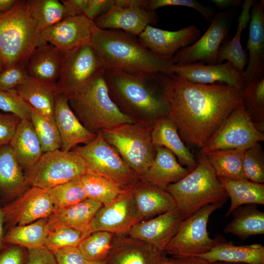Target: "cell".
Here are the masks:
<instances>
[{
    "mask_svg": "<svg viewBox=\"0 0 264 264\" xmlns=\"http://www.w3.org/2000/svg\"><path fill=\"white\" fill-rule=\"evenodd\" d=\"M28 78L25 65L17 64L5 67L0 71V90L14 89Z\"/></svg>",
    "mask_w": 264,
    "mask_h": 264,
    "instance_id": "48",
    "label": "cell"
},
{
    "mask_svg": "<svg viewBox=\"0 0 264 264\" xmlns=\"http://www.w3.org/2000/svg\"><path fill=\"white\" fill-rule=\"evenodd\" d=\"M4 230L47 218L54 209L46 190L31 186L2 207Z\"/></svg>",
    "mask_w": 264,
    "mask_h": 264,
    "instance_id": "16",
    "label": "cell"
},
{
    "mask_svg": "<svg viewBox=\"0 0 264 264\" xmlns=\"http://www.w3.org/2000/svg\"><path fill=\"white\" fill-rule=\"evenodd\" d=\"M151 137L155 148L163 147L171 151L182 166L192 171L197 166L194 154L180 137L174 122L167 115L156 119L153 126Z\"/></svg>",
    "mask_w": 264,
    "mask_h": 264,
    "instance_id": "24",
    "label": "cell"
},
{
    "mask_svg": "<svg viewBox=\"0 0 264 264\" xmlns=\"http://www.w3.org/2000/svg\"><path fill=\"white\" fill-rule=\"evenodd\" d=\"M177 264H210L205 260L196 256H173Z\"/></svg>",
    "mask_w": 264,
    "mask_h": 264,
    "instance_id": "55",
    "label": "cell"
},
{
    "mask_svg": "<svg viewBox=\"0 0 264 264\" xmlns=\"http://www.w3.org/2000/svg\"><path fill=\"white\" fill-rule=\"evenodd\" d=\"M232 213L234 218L224 228L225 233L232 234L242 240L264 234V213L255 204L240 206Z\"/></svg>",
    "mask_w": 264,
    "mask_h": 264,
    "instance_id": "34",
    "label": "cell"
},
{
    "mask_svg": "<svg viewBox=\"0 0 264 264\" xmlns=\"http://www.w3.org/2000/svg\"><path fill=\"white\" fill-rule=\"evenodd\" d=\"M250 16L245 12H242L239 17L236 34L229 41L225 40L221 44L218 52L216 64H221L224 60L230 62L238 69L244 72L248 62L245 51L241 43V35L247 25Z\"/></svg>",
    "mask_w": 264,
    "mask_h": 264,
    "instance_id": "39",
    "label": "cell"
},
{
    "mask_svg": "<svg viewBox=\"0 0 264 264\" xmlns=\"http://www.w3.org/2000/svg\"><path fill=\"white\" fill-rule=\"evenodd\" d=\"M104 70L67 96L69 106L79 121L87 129L95 134L135 122L124 113L110 97Z\"/></svg>",
    "mask_w": 264,
    "mask_h": 264,
    "instance_id": "4",
    "label": "cell"
},
{
    "mask_svg": "<svg viewBox=\"0 0 264 264\" xmlns=\"http://www.w3.org/2000/svg\"><path fill=\"white\" fill-rule=\"evenodd\" d=\"M54 116L61 140L60 150L62 151H70L78 144H86L96 136L97 134L89 131L79 121L70 108L66 95H56Z\"/></svg>",
    "mask_w": 264,
    "mask_h": 264,
    "instance_id": "21",
    "label": "cell"
},
{
    "mask_svg": "<svg viewBox=\"0 0 264 264\" xmlns=\"http://www.w3.org/2000/svg\"><path fill=\"white\" fill-rule=\"evenodd\" d=\"M22 170L30 169L43 152L30 120H21L9 144Z\"/></svg>",
    "mask_w": 264,
    "mask_h": 264,
    "instance_id": "30",
    "label": "cell"
},
{
    "mask_svg": "<svg viewBox=\"0 0 264 264\" xmlns=\"http://www.w3.org/2000/svg\"><path fill=\"white\" fill-rule=\"evenodd\" d=\"M63 54V52L47 43L37 47L26 65L29 77L55 86L60 76Z\"/></svg>",
    "mask_w": 264,
    "mask_h": 264,
    "instance_id": "27",
    "label": "cell"
},
{
    "mask_svg": "<svg viewBox=\"0 0 264 264\" xmlns=\"http://www.w3.org/2000/svg\"><path fill=\"white\" fill-rule=\"evenodd\" d=\"M251 10L247 43L249 58L244 71L246 84L264 74V0H254Z\"/></svg>",
    "mask_w": 264,
    "mask_h": 264,
    "instance_id": "22",
    "label": "cell"
},
{
    "mask_svg": "<svg viewBox=\"0 0 264 264\" xmlns=\"http://www.w3.org/2000/svg\"><path fill=\"white\" fill-rule=\"evenodd\" d=\"M196 256L209 264L224 262L244 264H264V246L260 243L236 245L223 239L209 252Z\"/></svg>",
    "mask_w": 264,
    "mask_h": 264,
    "instance_id": "29",
    "label": "cell"
},
{
    "mask_svg": "<svg viewBox=\"0 0 264 264\" xmlns=\"http://www.w3.org/2000/svg\"><path fill=\"white\" fill-rule=\"evenodd\" d=\"M115 0H88L84 16L95 21L105 14L113 6Z\"/></svg>",
    "mask_w": 264,
    "mask_h": 264,
    "instance_id": "53",
    "label": "cell"
},
{
    "mask_svg": "<svg viewBox=\"0 0 264 264\" xmlns=\"http://www.w3.org/2000/svg\"><path fill=\"white\" fill-rule=\"evenodd\" d=\"M178 6L193 8L199 13L207 22H211L215 16L213 11L195 0H148L149 9H156L165 6Z\"/></svg>",
    "mask_w": 264,
    "mask_h": 264,
    "instance_id": "47",
    "label": "cell"
},
{
    "mask_svg": "<svg viewBox=\"0 0 264 264\" xmlns=\"http://www.w3.org/2000/svg\"><path fill=\"white\" fill-rule=\"evenodd\" d=\"M27 250L26 264H57L52 252L44 246Z\"/></svg>",
    "mask_w": 264,
    "mask_h": 264,
    "instance_id": "52",
    "label": "cell"
},
{
    "mask_svg": "<svg viewBox=\"0 0 264 264\" xmlns=\"http://www.w3.org/2000/svg\"><path fill=\"white\" fill-rule=\"evenodd\" d=\"M172 71L173 74L194 83L224 84L240 88H243L246 84L244 72L229 62L218 64L173 65Z\"/></svg>",
    "mask_w": 264,
    "mask_h": 264,
    "instance_id": "19",
    "label": "cell"
},
{
    "mask_svg": "<svg viewBox=\"0 0 264 264\" xmlns=\"http://www.w3.org/2000/svg\"><path fill=\"white\" fill-rule=\"evenodd\" d=\"M210 264H244L228 263V262H216L211 263Z\"/></svg>",
    "mask_w": 264,
    "mask_h": 264,
    "instance_id": "60",
    "label": "cell"
},
{
    "mask_svg": "<svg viewBox=\"0 0 264 264\" xmlns=\"http://www.w3.org/2000/svg\"><path fill=\"white\" fill-rule=\"evenodd\" d=\"M243 89L194 83L173 74L166 91L168 116L183 142L201 149L241 103Z\"/></svg>",
    "mask_w": 264,
    "mask_h": 264,
    "instance_id": "1",
    "label": "cell"
},
{
    "mask_svg": "<svg viewBox=\"0 0 264 264\" xmlns=\"http://www.w3.org/2000/svg\"><path fill=\"white\" fill-rule=\"evenodd\" d=\"M200 34V30L193 24L175 31L149 25L137 37L140 43L154 54L171 59L178 50L197 41Z\"/></svg>",
    "mask_w": 264,
    "mask_h": 264,
    "instance_id": "18",
    "label": "cell"
},
{
    "mask_svg": "<svg viewBox=\"0 0 264 264\" xmlns=\"http://www.w3.org/2000/svg\"><path fill=\"white\" fill-rule=\"evenodd\" d=\"M55 211L64 208L87 199L81 177L46 190Z\"/></svg>",
    "mask_w": 264,
    "mask_h": 264,
    "instance_id": "43",
    "label": "cell"
},
{
    "mask_svg": "<svg viewBox=\"0 0 264 264\" xmlns=\"http://www.w3.org/2000/svg\"><path fill=\"white\" fill-rule=\"evenodd\" d=\"M103 65L91 45L64 52L56 94H73L101 71Z\"/></svg>",
    "mask_w": 264,
    "mask_h": 264,
    "instance_id": "12",
    "label": "cell"
},
{
    "mask_svg": "<svg viewBox=\"0 0 264 264\" xmlns=\"http://www.w3.org/2000/svg\"><path fill=\"white\" fill-rule=\"evenodd\" d=\"M91 45L104 69L173 74L171 59L154 54L140 43L137 36L124 31L98 28Z\"/></svg>",
    "mask_w": 264,
    "mask_h": 264,
    "instance_id": "3",
    "label": "cell"
},
{
    "mask_svg": "<svg viewBox=\"0 0 264 264\" xmlns=\"http://www.w3.org/2000/svg\"><path fill=\"white\" fill-rule=\"evenodd\" d=\"M131 189L142 221L176 207L173 197L167 191L143 182L139 178L131 185Z\"/></svg>",
    "mask_w": 264,
    "mask_h": 264,
    "instance_id": "26",
    "label": "cell"
},
{
    "mask_svg": "<svg viewBox=\"0 0 264 264\" xmlns=\"http://www.w3.org/2000/svg\"><path fill=\"white\" fill-rule=\"evenodd\" d=\"M16 1V0H0V14L10 9Z\"/></svg>",
    "mask_w": 264,
    "mask_h": 264,
    "instance_id": "58",
    "label": "cell"
},
{
    "mask_svg": "<svg viewBox=\"0 0 264 264\" xmlns=\"http://www.w3.org/2000/svg\"><path fill=\"white\" fill-rule=\"evenodd\" d=\"M83 239L82 232L68 227L57 228L49 232L44 246L51 251L78 246Z\"/></svg>",
    "mask_w": 264,
    "mask_h": 264,
    "instance_id": "45",
    "label": "cell"
},
{
    "mask_svg": "<svg viewBox=\"0 0 264 264\" xmlns=\"http://www.w3.org/2000/svg\"><path fill=\"white\" fill-rule=\"evenodd\" d=\"M27 187L22 169L11 146L8 144L0 147V195L6 201V204L21 194Z\"/></svg>",
    "mask_w": 264,
    "mask_h": 264,
    "instance_id": "28",
    "label": "cell"
},
{
    "mask_svg": "<svg viewBox=\"0 0 264 264\" xmlns=\"http://www.w3.org/2000/svg\"><path fill=\"white\" fill-rule=\"evenodd\" d=\"M49 232L47 218L41 219L11 228L5 232L3 240L6 244L18 245L27 249L43 247Z\"/></svg>",
    "mask_w": 264,
    "mask_h": 264,
    "instance_id": "35",
    "label": "cell"
},
{
    "mask_svg": "<svg viewBox=\"0 0 264 264\" xmlns=\"http://www.w3.org/2000/svg\"><path fill=\"white\" fill-rule=\"evenodd\" d=\"M4 64L2 58L0 55V71L4 68Z\"/></svg>",
    "mask_w": 264,
    "mask_h": 264,
    "instance_id": "62",
    "label": "cell"
},
{
    "mask_svg": "<svg viewBox=\"0 0 264 264\" xmlns=\"http://www.w3.org/2000/svg\"><path fill=\"white\" fill-rule=\"evenodd\" d=\"M29 107L30 120L40 141L43 153L60 150L61 140L55 119L48 118Z\"/></svg>",
    "mask_w": 264,
    "mask_h": 264,
    "instance_id": "42",
    "label": "cell"
},
{
    "mask_svg": "<svg viewBox=\"0 0 264 264\" xmlns=\"http://www.w3.org/2000/svg\"><path fill=\"white\" fill-rule=\"evenodd\" d=\"M225 202L205 205L185 219L164 251L173 256H186L201 255L210 251L223 238L209 237L208 221L211 215Z\"/></svg>",
    "mask_w": 264,
    "mask_h": 264,
    "instance_id": "8",
    "label": "cell"
},
{
    "mask_svg": "<svg viewBox=\"0 0 264 264\" xmlns=\"http://www.w3.org/2000/svg\"><path fill=\"white\" fill-rule=\"evenodd\" d=\"M88 0H62L66 17L84 15Z\"/></svg>",
    "mask_w": 264,
    "mask_h": 264,
    "instance_id": "54",
    "label": "cell"
},
{
    "mask_svg": "<svg viewBox=\"0 0 264 264\" xmlns=\"http://www.w3.org/2000/svg\"><path fill=\"white\" fill-rule=\"evenodd\" d=\"M25 172L28 186L45 190L89 173L84 161L75 152L61 150L43 153L37 162Z\"/></svg>",
    "mask_w": 264,
    "mask_h": 264,
    "instance_id": "9",
    "label": "cell"
},
{
    "mask_svg": "<svg viewBox=\"0 0 264 264\" xmlns=\"http://www.w3.org/2000/svg\"><path fill=\"white\" fill-rule=\"evenodd\" d=\"M72 150L82 159L89 173L110 179L124 188L131 186L138 179L117 152L104 139L101 132L90 142Z\"/></svg>",
    "mask_w": 264,
    "mask_h": 264,
    "instance_id": "10",
    "label": "cell"
},
{
    "mask_svg": "<svg viewBox=\"0 0 264 264\" xmlns=\"http://www.w3.org/2000/svg\"><path fill=\"white\" fill-rule=\"evenodd\" d=\"M0 110L16 115L21 120H30V107L15 88L0 90Z\"/></svg>",
    "mask_w": 264,
    "mask_h": 264,
    "instance_id": "46",
    "label": "cell"
},
{
    "mask_svg": "<svg viewBox=\"0 0 264 264\" xmlns=\"http://www.w3.org/2000/svg\"><path fill=\"white\" fill-rule=\"evenodd\" d=\"M15 89L30 106L45 117L54 119L57 95L55 86L47 85L29 77Z\"/></svg>",
    "mask_w": 264,
    "mask_h": 264,
    "instance_id": "32",
    "label": "cell"
},
{
    "mask_svg": "<svg viewBox=\"0 0 264 264\" xmlns=\"http://www.w3.org/2000/svg\"><path fill=\"white\" fill-rule=\"evenodd\" d=\"M184 220L180 212L176 207L155 218L135 224L127 234L132 238L148 243L163 252Z\"/></svg>",
    "mask_w": 264,
    "mask_h": 264,
    "instance_id": "20",
    "label": "cell"
},
{
    "mask_svg": "<svg viewBox=\"0 0 264 264\" xmlns=\"http://www.w3.org/2000/svg\"><path fill=\"white\" fill-rule=\"evenodd\" d=\"M158 264H177L173 258H168L162 255Z\"/></svg>",
    "mask_w": 264,
    "mask_h": 264,
    "instance_id": "59",
    "label": "cell"
},
{
    "mask_svg": "<svg viewBox=\"0 0 264 264\" xmlns=\"http://www.w3.org/2000/svg\"><path fill=\"white\" fill-rule=\"evenodd\" d=\"M171 75L104 70L109 94L119 109L135 122L154 124L168 115L166 91Z\"/></svg>",
    "mask_w": 264,
    "mask_h": 264,
    "instance_id": "2",
    "label": "cell"
},
{
    "mask_svg": "<svg viewBox=\"0 0 264 264\" xmlns=\"http://www.w3.org/2000/svg\"><path fill=\"white\" fill-rule=\"evenodd\" d=\"M98 28L84 15L67 17L41 33L43 39L63 52L91 45Z\"/></svg>",
    "mask_w": 264,
    "mask_h": 264,
    "instance_id": "17",
    "label": "cell"
},
{
    "mask_svg": "<svg viewBox=\"0 0 264 264\" xmlns=\"http://www.w3.org/2000/svg\"><path fill=\"white\" fill-rule=\"evenodd\" d=\"M116 235L107 231H96L82 239L78 247L88 262H107Z\"/></svg>",
    "mask_w": 264,
    "mask_h": 264,
    "instance_id": "40",
    "label": "cell"
},
{
    "mask_svg": "<svg viewBox=\"0 0 264 264\" xmlns=\"http://www.w3.org/2000/svg\"><path fill=\"white\" fill-rule=\"evenodd\" d=\"M157 19L155 11L148 8L147 0H115L110 9L94 22L99 29L121 30L138 37Z\"/></svg>",
    "mask_w": 264,
    "mask_h": 264,
    "instance_id": "15",
    "label": "cell"
},
{
    "mask_svg": "<svg viewBox=\"0 0 264 264\" xmlns=\"http://www.w3.org/2000/svg\"><path fill=\"white\" fill-rule=\"evenodd\" d=\"M245 150H221L208 152L207 159L217 177L232 180L247 179L243 171V160Z\"/></svg>",
    "mask_w": 264,
    "mask_h": 264,
    "instance_id": "36",
    "label": "cell"
},
{
    "mask_svg": "<svg viewBox=\"0 0 264 264\" xmlns=\"http://www.w3.org/2000/svg\"><path fill=\"white\" fill-rule=\"evenodd\" d=\"M103 205L87 198L77 204L55 211L47 218L49 231L68 227L82 232Z\"/></svg>",
    "mask_w": 264,
    "mask_h": 264,
    "instance_id": "31",
    "label": "cell"
},
{
    "mask_svg": "<svg viewBox=\"0 0 264 264\" xmlns=\"http://www.w3.org/2000/svg\"><path fill=\"white\" fill-rule=\"evenodd\" d=\"M166 191L184 219L205 205L226 201L228 197L205 155L201 154L197 167L179 181L169 184Z\"/></svg>",
    "mask_w": 264,
    "mask_h": 264,
    "instance_id": "6",
    "label": "cell"
},
{
    "mask_svg": "<svg viewBox=\"0 0 264 264\" xmlns=\"http://www.w3.org/2000/svg\"><path fill=\"white\" fill-rule=\"evenodd\" d=\"M4 217L2 207L0 205V253L7 244L3 242V237L5 233L4 230Z\"/></svg>",
    "mask_w": 264,
    "mask_h": 264,
    "instance_id": "57",
    "label": "cell"
},
{
    "mask_svg": "<svg viewBox=\"0 0 264 264\" xmlns=\"http://www.w3.org/2000/svg\"><path fill=\"white\" fill-rule=\"evenodd\" d=\"M153 163L138 177L141 181L166 190L169 184L179 181L191 171L180 165L176 156L167 149L157 147Z\"/></svg>",
    "mask_w": 264,
    "mask_h": 264,
    "instance_id": "25",
    "label": "cell"
},
{
    "mask_svg": "<svg viewBox=\"0 0 264 264\" xmlns=\"http://www.w3.org/2000/svg\"><path fill=\"white\" fill-rule=\"evenodd\" d=\"M87 198L106 205L113 201L126 188L104 176L91 173L81 176Z\"/></svg>",
    "mask_w": 264,
    "mask_h": 264,
    "instance_id": "37",
    "label": "cell"
},
{
    "mask_svg": "<svg viewBox=\"0 0 264 264\" xmlns=\"http://www.w3.org/2000/svg\"><path fill=\"white\" fill-rule=\"evenodd\" d=\"M21 120L13 114L0 112V147L9 144Z\"/></svg>",
    "mask_w": 264,
    "mask_h": 264,
    "instance_id": "49",
    "label": "cell"
},
{
    "mask_svg": "<svg viewBox=\"0 0 264 264\" xmlns=\"http://www.w3.org/2000/svg\"><path fill=\"white\" fill-rule=\"evenodd\" d=\"M232 19V13L215 15L204 34L192 44L178 50L171 59L173 65L196 63L216 64L219 49L225 40Z\"/></svg>",
    "mask_w": 264,
    "mask_h": 264,
    "instance_id": "13",
    "label": "cell"
},
{
    "mask_svg": "<svg viewBox=\"0 0 264 264\" xmlns=\"http://www.w3.org/2000/svg\"><path fill=\"white\" fill-rule=\"evenodd\" d=\"M116 235L108 264H158L162 253L154 246L144 241Z\"/></svg>",
    "mask_w": 264,
    "mask_h": 264,
    "instance_id": "23",
    "label": "cell"
},
{
    "mask_svg": "<svg viewBox=\"0 0 264 264\" xmlns=\"http://www.w3.org/2000/svg\"><path fill=\"white\" fill-rule=\"evenodd\" d=\"M131 186L110 203L103 205L82 231L83 239L99 231L115 234H127L135 224L142 221L136 208Z\"/></svg>",
    "mask_w": 264,
    "mask_h": 264,
    "instance_id": "14",
    "label": "cell"
},
{
    "mask_svg": "<svg viewBox=\"0 0 264 264\" xmlns=\"http://www.w3.org/2000/svg\"><path fill=\"white\" fill-rule=\"evenodd\" d=\"M46 43L42 38L27 0H16L0 14V55L5 67L26 66L33 51Z\"/></svg>",
    "mask_w": 264,
    "mask_h": 264,
    "instance_id": "5",
    "label": "cell"
},
{
    "mask_svg": "<svg viewBox=\"0 0 264 264\" xmlns=\"http://www.w3.org/2000/svg\"><path fill=\"white\" fill-rule=\"evenodd\" d=\"M264 141V133L251 121L241 103L201 149L200 154L221 150H246Z\"/></svg>",
    "mask_w": 264,
    "mask_h": 264,
    "instance_id": "11",
    "label": "cell"
},
{
    "mask_svg": "<svg viewBox=\"0 0 264 264\" xmlns=\"http://www.w3.org/2000/svg\"><path fill=\"white\" fill-rule=\"evenodd\" d=\"M211 1L220 8L236 7L239 5L241 0H212Z\"/></svg>",
    "mask_w": 264,
    "mask_h": 264,
    "instance_id": "56",
    "label": "cell"
},
{
    "mask_svg": "<svg viewBox=\"0 0 264 264\" xmlns=\"http://www.w3.org/2000/svg\"><path fill=\"white\" fill-rule=\"evenodd\" d=\"M27 1L31 16L40 33L66 18L64 6L58 0Z\"/></svg>",
    "mask_w": 264,
    "mask_h": 264,
    "instance_id": "41",
    "label": "cell"
},
{
    "mask_svg": "<svg viewBox=\"0 0 264 264\" xmlns=\"http://www.w3.org/2000/svg\"><path fill=\"white\" fill-rule=\"evenodd\" d=\"M243 171L247 179L264 184V153L260 143L245 151Z\"/></svg>",
    "mask_w": 264,
    "mask_h": 264,
    "instance_id": "44",
    "label": "cell"
},
{
    "mask_svg": "<svg viewBox=\"0 0 264 264\" xmlns=\"http://www.w3.org/2000/svg\"><path fill=\"white\" fill-rule=\"evenodd\" d=\"M27 249L7 244L0 253V264H26Z\"/></svg>",
    "mask_w": 264,
    "mask_h": 264,
    "instance_id": "50",
    "label": "cell"
},
{
    "mask_svg": "<svg viewBox=\"0 0 264 264\" xmlns=\"http://www.w3.org/2000/svg\"><path fill=\"white\" fill-rule=\"evenodd\" d=\"M218 177L231 200L226 216H229L236 209L244 204H264V184L248 179Z\"/></svg>",
    "mask_w": 264,
    "mask_h": 264,
    "instance_id": "33",
    "label": "cell"
},
{
    "mask_svg": "<svg viewBox=\"0 0 264 264\" xmlns=\"http://www.w3.org/2000/svg\"><path fill=\"white\" fill-rule=\"evenodd\" d=\"M88 264H108L107 262H88Z\"/></svg>",
    "mask_w": 264,
    "mask_h": 264,
    "instance_id": "61",
    "label": "cell"
},
{
    "mask_svg": "<svg viewBox=\"0 0 264 264\" xmlns=\"http://www.w3.org/2000/svg\"><path fill=\"white\" fill-rule=\"evenodd\" d=\"M153 124L135 122L101 132L104 139L138 177L147 171L156 156L151 137Z\"/></svg>",
    "mask_w": 264,
    "mask_h": 264,
    "instance_id": "7",
    "label": "cell"
},
{
    "mask_svg": "<svg viewBox=\"0 0 264 264\" xmlns=\"http://www.w3.org/2000/svg\"><path fill=\"white\" fill-rule=\"evenodd\" d=\"M57 264H88L78 246L68 247L52 251Z\"/></svg>",
    "mask_w": 264,
    "mask_h": 264,
    "instance_id": "51",
    "label": "cell"
},
{
    "mask_svg": "<svg viewBox=\"0 0 264 264\" xmlns=\"http://www.w3.org/2000/svg\"><path fill=\"white\" fill-rule=\"evenodd\" d=\"M241 101L255 126L264 132V76L255 78L245 84Z\"/></svg>",
    "mask_w": 264,
    "mask_h": 264,
    "instance_id": "38",
    "label": "cell"
}]
</instances>
